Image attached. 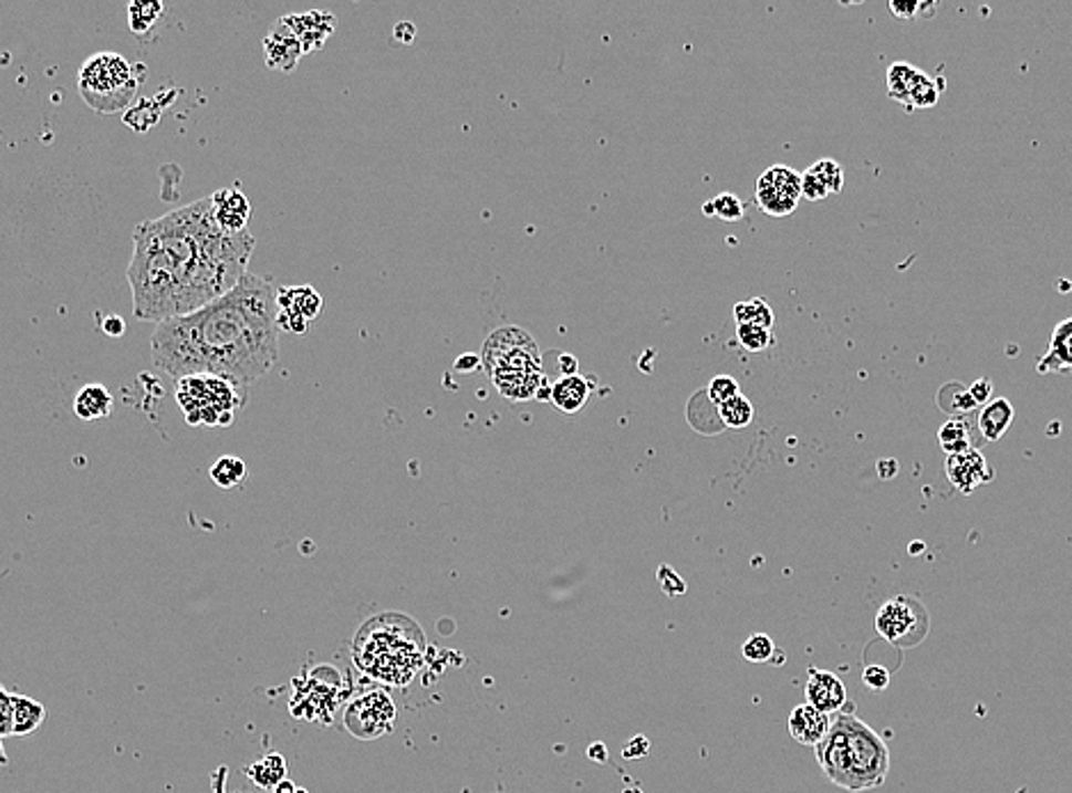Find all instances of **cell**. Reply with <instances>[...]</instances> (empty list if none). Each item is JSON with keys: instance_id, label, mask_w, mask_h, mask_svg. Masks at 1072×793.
Segmentation results:
<instances>
[{"instance_id": "1", "label": "cell", "mask_w": 1072, "mask_h": 793, "mask_svg": "<svg viewBox=\"0 0 1072 793\" xmlns=\"http://www.w3.org/2000/svg\"><path fill=\"white\" fill-rule=\"evenodd\" d=\"M252 250L250 231L220 229L214 197L140 222L126 268L133 316L160 325L199 312L246 278Z\"/></svg>"}, {"instance_id": "2", "label": "cell", "mask_w": 1072, "mask_h": 793, "mask_svg": "<svg viewBox=\"0 0 1072 793\" xmlns=\"http://www.w3.org/2000/svg\"><path fill=\"white\" fill-rule=\"evenodd\" d=\"M280 306L270 280L248 272L220 300L199 312L156 325L154 366L167 375H218L252 387L280 362Z\"/></svg>"}, {"instance_id": "3", "label": "cell", "mask_w": 1072, "mask_h": 793, "mask_svg": "<svg viewBox=\"0 0 1072 793\" xmlns=\"http://www.w3.org/2000/svg\"><path fill=\"white\" fill-rule=\"evenodd\" d=\"M814 750L825 778L846 791L876 789L889 773L885 741L853 713H840Z\"/></svg>"}, {"instance_id": "4", "label": "cell", "mask_w": 1072, "mask_h": 793, "mask_svg": "<svg viewBox=\"0 0 1072 793\" xmlns=\"http://www.w3.org/2000/svg\"><path fill=\"white\" fill-rule=\"evenodd\" d=\"M424 632L412 617L377 615L355 638V664L362 672L389 686H405L424 664Z\"/></svg>"}, {"instance_id": "5", "label": "cell", "mask_w": 1072, "mask_h": 793, "mask_svg": "<svg viewBox=\"0 0 1072 793\" xmlns=\"http://www.w3.org/2000/svg\"><path fill=\"white\" fill-rule=\"evenodd\" d=\"M480 357L499 394L510 400L535 398L540 387L547 385L538 343L522 327L495 330Z\"/></svg>"}, {"instance_id": "6", "label": "cell", "mask_w": 1072, "mask_h": 793, "mask_svg": "<svg viewBox=\"0 0 1072 793\" xmlns=\"http://www.w3.org/2000/svg\"><path fill=\"white\" fill-rule=\"evenodd\" d=\"M147 79L145 64H133L119 53L90 55L79 72V92L98 115L128 111Z\"/></svg>"}, {"instance_id": "7", "label": "cell", "mask_w": 1072, "mask_h": 793, "mask_svg": "<svg viewBox=\"0 0 1072 793\" xmlns=\"http://www.w3.org/2000/svg\"><path fill=\"white\" fill-rule=\"evenodd\" d=\"M177 403L188 426L225 428L248 403V387L218 375H186L177 380Z\"/></svg>"}, {"instance_id": "8", "label": "cell", "mask_w": 1072, "mask_h": 793, "mask_svg": "<svg viewBox=\"0 0 1072 793\" xmlns=\"http://www.w3.org/2000/svg\"><path fill=\"white\" fill-rule=\"evenodd\" d=\"M930 627L928 611L922 602L908 595H898L885 602L876 613V632L894 647L919 645Z\"/></svg>"}, {"instance_id": "9", "label": "cell", "mask_w": 1072, "mask_h": 793, "mask_svg": "<svg viewBox=\"0 0 1072 793\" xmlns=\"http://www.w3.org/2000/svg\"><path fill=\"white\" fill-rule=\"evenodd\" d=\"M803 197V175L787 165L769 167L754 184V201L773 218H787L799 209Z\"/></svg>"}, {"instance_id": "10", "label": "cell", "mask_w": 1072, "mask_h": 793, "mask_svg": "<svg viewBox=\"0 0 1072 793\" xmlns=\"http://www.w3.org/2000/svg\"><path fill=\"white\" fill-rule=\"evenodd\" d=\"M396 705L385 691H371L345 709V728L362 741H373L394 730Z\"/></svg>"}, {"instance_id": "11", "label": "cell", "mask_w": 1072, "mask_h": 793, "mask_svg": "<svg viewBox=\"0 0 1072 793\" xmlns=\"http://www.w3.org/2000/svg\"><path fill=\"white\" fill-rule=\"evenodd\" d=\"M277 306H280V330L304 334L309 323L323 312V298L314 286H280L277 289Z\"/></svg>"}, {"instance_id": "12", "label": "cell", "mask_w": 1072, "mask_h": 793, "mask_svg": "<svg viewBox=\"0 0 1072 793\" xmlns=\"http://www.w3.org/2000/svg\"><path fill=\"white\" fill-rule=\"evenodd\" d=\"M44 720L46 709L42 702L0 688V737H30L44 726Z\"/></svg>"}, {"instance_id": "13", "label": "cell", "mask_w": 1072, "mask_h": 793, "mask_svg": "<svg viewBox=\"0 0 1072 793\" xmlns=\"http://www.w3.org/2000/svg\"><path fill=\"white\" fill-rule=\"evenodd\" d=\"M263 53H266V64L274 72L291 74L298 66L300 58L304 55L302 42L298 40V34L287 25L284 19L272 23L263 40Z\"/></svg>"}, {"instance_id": "14", "label": "cell", "mask_w": 1072, "mask_h": 793, "mask_svg": "<svg viewBox=\"0 0 1072 793\" xmlns=\"http://www.w3.org/2000/svg\"><path fill=\"white\" fill-rule=\"evenodd\" d=\"M945 471L951 486L962 494H970L992 480V469L979 448H972V451L960 456H947Z\"/></svg>"}, {"instance_id": "15", "label": "cell", "mask_w": 1072, "mask_h": 793, "mask_svg": "<svg viewBox=\"0 0 1072 793\" xmlns=\"http://www.w3.org/2000/svg\"><path fill=\"white\" fill-rule=\"evenodd\" d=\"M282 19L298 34V40L302 42V49H304V55L321 51L327 44V40L332 38V32L336 30V17L332 12H323V10L289 14V17H282Z\"/></svg>"}, {"instance_id": "16", "label": "cell", "mask_w": 1072, "mask_h": 793, "mask_svg": "<svg viewBox=\"0 0 1072 793\" xmlns=\"http://www.w3.org/2000/svg\"><path fill=\"white\" fill-rule=\"evenodd\" d=\"M805 696H808V705H812L814 709L830 716V713H837L844 707L846 686L833 672L810 668L808 684H805Z\"/></svg>"}, {"instance_id": "17", "label": "cell", "mask_w": 1072, "mask_h": 793, "mask_svg": "<svg viewBox=\"0 0 1072 793\" xmlns=\"http://www.w3.org/2000/svg\"><path fill=\"white\" fill-rule=\"evenodd\" d=\"M216 206V220L222 231L227 233H243L248 231L250 220V201L238 188H222L211 195Z\"/></svg>"}, {"instance_id": "18", "label": "cell", "mask_w": 1072, "mask_h": 793, "mask_svg": "<svg viewBox=\"0 0 1072 793\" xmlns=\"http://www.w3.org/2000/svg\"><path fill=\"white\" fill-rule=\"evenodd\" d=\"M833 728L828 713L814 709L812 705H801L791 711L789 716V734L793 741H799L801 745L816 748Z\"/></svg>"}, {"instance_id": "19", "label": "cell", "mask_w": 1072, "mask_h": 793, "mask_svg": "<svg viewBox=\"0 0 1072 793\" xmlns=\"http://www.w3.org/2000/svg\"><path fill=\"white\" fill-rule=\"evenodd\" d=\"M1035 371L1041 375L1072 373V316L1052 330L1048 351L1035 362Z\"/></svg>"}, {"instance_id": "20", "label": "cell", "mask_w": 1072, "mask_h": 793, "mask_svg": "<svg viewBox=\"0 0 1072 793\" xmlns=\"http://www.w3.org/2000/svg\"><path fill=\"white\" fill-rule=\"evenodd\" d=\"M928 79H930L928 74H924L922 69H917L908 62H894L887 69V92L894 101L902 103V106H906V111H908L910 103H913V96L919 92V87Z\"/></svg>"}, {"instance_id": "21", "label": "cell", "mask_w": 1072, "mask_h": 793, "mask_svg": "<svg viewBox=\"0 0 1072 793\" xmlns=\"http://www.w3.org/2000/svg\"><path fill=\"white\" fill-rule=\"evenodd\" d=\"M1016 419V407L1009 398H992L981 407L977 417V430L983 441H999L1007 435Z\"/></svg>"}, {"instance_id": "22", "label": "cell", "mask_w": 1072, "mask_h": 793, "mask_svg": "<svg viewBox=\"0 0 1072 793\" xmlns=\"http://www.w3.org/2000/svg\"><path fill=\"white\" fill-rule=\"evenodd\" d=\"M115 400L106 385L90 383L74 398V414L81 421H101L113 414Z\"/></svg>"}, {"instance_id": "23", "label": "cell", "mask_w": 1072, "mask_h": 793, "mask_svg": "<svg viewBox=\"0 0 1072 793\" xmlns=\"http://www.w3.org/2000/svg\"><path fill=\"white\" fill-rule=\"evenodd\" d=\"M587 396H591V385L581 375L559 377L551 385V403L565 414H576L587 403Z\"/></svg>"}, {"instance_id": "24", "label": "cell", "mask_w": 1072, "mask_h": 793, "mask_svg": "<svg viewBox=\"0 0 1072 793\" xmlns=\"http://www.w3.org/2000/svg\"><path fill=\"white\" fill-rule=\"evenodd\" d=\"M938 441L947 456H960L979 448L975 441V428L967 424L965 417H949V421H945L938 430Z\"/></svg>"}, {"instance_id": "25", "label": "cell", "mask_w": 1072, "mask_h": 793, "mask_svg": "<svg viewBox=\"0 0 1072 793\" xmlns=\"http://www.w3.org/2000/svg\"><path fill=\"white\" fill-rule=\"evenodd\" d=\"M287 760L280 754V752H270L266 754L261 762L252 764L246 769L248 778L259 786V789H274V786H280L284 780H287Z\"/></svg>"}, {"instance_id": "26", "label": "cell", "mask_w": 1072, "mask_h": 793, "mask_svg": "<svg viewBox=\"0 0 1072 793\" xmlns=\"http://www.w3.org/2000/svg\"><path fill=\"white\" fill-rule=\"evenodd\" d=\"M165 94L160 92L156 98H145L140 103H135V106H131L124 115V122L126 126H131L135 133H145L149 131L152 126L158 124L163 111H165Z\"/></svg>"}, {"instance_id": "27", "label": "cell", "mask_w": 1072, "mask_h": 793, "mask_svg": "<svg viewBox=\"0 0 1072 793\" xmlns=\"http://www.w3.org/2000/svg\"><path fill=\"white\" fill-rule=\"evenodd\" d=\"M705 419H709V424L714 426L716 432H720L725 428V424L720 419V407L709 398L707 392H700L688 403V421L698 432L707 435V421Z\"/></svg>"}, {"instance_id": "28", "label": "cell", "mask_w": 1072, "mask_h": 793, "mask_svg": "<svg viewBox=\"0 0 1072 793\" xmlns=\"http://www.w3.org/2000/svg\"><path fill=\"white\" fill-rule=\"evenodd\" d=\"M938 405L949 417H967V414L979 407L970 394V387H962L960 383H947L938 392Z\"/></svg>"}, {"instance_id": "29", "label": "cell", "mask_w": 1072, "mask_h": 793, "mask_svg": "<svg viewBox=\"0 0 1072 793\" xmlns=\"http://www.w3.org/2000/svg\"><path fill=\"white\" fill-rule=\"evenodd\" d=\"M735 321L737 325H757L764 330H773L776 314L762 298H752L748 302L735 304Z\"/></svg>"}, {"instance_id": "30", "label": "cell", "mask_w": 1072, "mask_h": 793, "mask_svg": "<svg viewBox=\"0 0 1072 793\" xmlns=\"http://www.w3.org/2000/svg\"><path fill=\"white\" fill-rule=\"evenodd\" d=\"M165 12V6L158 0H133L128 6V23L135 34H147Z\"/></svg>"}, {"instance_id": "31", "label": "cell", "mask_w": 1072, "mask_h": 793, "mask_svg": "<svg viewBox=\"0 0 1072 793\" xmlns=\"http://www.w3.org/2000/svg\"><path fill=\"white\" fill-rule=\"evenodd\" d=\"M246 478H248V467H246L243 460L236 458V456H222L211 467V480L222 490L238 488Z\"/></svg>"}, {"instance_id": "32", "label": "cell", "mask_w": 1072, "mask_h": 793, "mask_svg": "<svg viewBox=\"0 0 1072 793\" xmlns=\"http://www.w3.org/2000/svg\"><path fill=\"white\" fill-rule=\"evenodd\" d=\"M702 213L707 218H718V220H725V222H739L746 216V206L737 195L722 192V195L709 199L702 206Z\"/></svg>"}, {"instance_id": "33", "label": "cell", "mask_w": 1072, "mask_h": 793, "mask_svg": "<svg viewBox=\"0 0 1072 793\" xmlns=\"http://www.w3.org/2000/svg\"><path fill=\"white\" fill-rule=\"evenodd\" d=\"M720 419L725 428H748L754 419V407L743 394H739L737 398L720 405Z\"/></svg>"}, {"instance_id": "34", "label": "cell", "mask_w": 1072, "mask_h": 793, "mask_svg": "<svg viewBox=\"0 0 1072 793\" xmlns=\"http://www.w3.org/2000/svg\"><path fill=\"white\" fill-rule=\"evenodd\" d=\"M737 336L741 346L750 353H764L773 343V332L757 325H737Z\"/></svg>"}, {"instance_id": "35", "label": "cell", "mask_w": 1072, "mask_h": 793, "mask_svg": "<svg viewBox=\"0 0 1072 793\" xmlns=\"http://www.w3.org/2000/svg\"><path fill=\"white\" fill-rule=\"evenodd\" d=\"M812 169L819 175V179L825 184L830 195H837L844 190V169L837 160L833 158H821L812 165Z\"/></svg>"}, {"instance_id": "36", "label": "cell", "mask_w": 1072, "mask_h": 793, "mask_svg": "<svg viewBox=\"0 0 1072 793\" xmlns=\"http://www.w3.org/2000/svg\"><path fill=\"white\" fill-rule=\"evenodd\" d=\"M773 651H776V645H773L771 636H767V634H754V636H750L743 643V657L750 664H767V661H771Z\"/></svg>"}, {"instance_id": "37", "label": "cell", "mask_w": 1072, "mask_h": 793, "mask_svg": "<svg viewBox=\"0 0 1072 793\" xmlns=\"http://www.w3.org/2000/svg\"><path fill=\"white\" fill-rule=\"evenodd\" d=\"M707 394L720 407V405H725L728 400L737 398L741 392H739V383L735 380V377H730V375H718V377H714V380L709 383Z\"/></svg>"}, {"instance_id": "38", "label": "cell", "mask_w": 1072, "mask_h": 793, "mask_svg": "<svg viewBox=\"0 0 1072 793\" xmlns=\"http://www.w3.org/2000/svg\"><path fill=\"white\" fill-rule=\"evenodd\" d=\"M656 578H659L662 583V591L668 595V597H677V595H684L686 593V583L684 578L670 567V565H662L659 572H656Z\"/></svg>"}, {"instance_id": "39", "label": "cell", "mask_w": 1072, "mask_h": 793, "mask_svg": "<svg viewBox=\"0 0 1072 793\" xmlns=\"http://www.w3.org/2000/svg\"><path fill=\"white\" fill-rule=\"evenodd\" d=\"M828 195H830V192H828L825 184L819 179V175H816V171H814L812 167H808V169L803 171V197H805V199H810V201H821V199H825Z\"/></svg>"}, {"instance_id": "40", "label": "cell", "mask_w": 1072, "mask_h": 793, "mask_svg": "<svg viewBox=\"0 0 1072 793\" xmlns=\"http://www.w3.org/2000/svg\"><path fill=\"white\" fill-rule=\"evenodd\" d=\"M862 679L870 688H874V691H885L889 686V672L883 666H867L862 672Z\"/></svg>"}, {"instance_id": "41", "label": "cell", "mask_w": 1072, "mask_h": 793, "mask_svg": "<svg viewBox=\"0 0 1072 793\" xmlns=\"http://www.w3.org/2000/svg\"><path fill=\"white\" fill-rule=\"evenodd\" d=\"M970 394H972L975 403L979 407H983V405H988L992 400V383L988 380V377H981V380H977V383L970 385Z\"/></svg>"}, {"instance_id": "42", "label": "cell", "mask_w": 1072, "mask_h": 793, "mask_svg": "<svg viewBox=\"0 0 1072 793\" xmlns=\"http://www.w3.org/2000/svg\"><path fill=\"white\" fill-rule=\"evenodd\" d=\"M889 10L896 19H902V21H913L917 12H922V3H896V0H892L889 3Z\"/></svg>"}, {"instance_id": "43", "label": "cell", "mask_w": 1072, "mask_h": 793, "mask_svg": "<svg viewBox=\"0 0 1072 793\" xmlns=\"http://www.w3.org/2000/svg\"><path fill=\"white\" fill-rule=\"evenodd\" d=\"M649 752V741L645 737H634L629 743H625V750H622V754L627 757V760H638V757H645Z\"/></svg>"}, {"instance_id": "44", "label": "cell", "mask_w": 1072, "mask_h": 793, "mask_svg": "<svg viewBox=\"0 0 1072 793\" xmlns=\"http://www.w3.org/2000/svg\"><path fill=\"white\" fill-rule=\"evenodd\" d=\"M478 368H482V357L480 355L467 353V355H462V357L456 359V371L458 373H473Z\"/></svg>"}, {"instance_id": "45", "label": "cell", "mask_w": 1072, "mask_h": 793, "mask_svg": "<svg viewBox=\"0 0 1072 793\" xmlns=\"http://www.w3.org/2000/svg\"><path fill=\"white\" fill-rule=\"evenodd\" d=\"M394 34H396V40H398V42L409 44L414 38H417V28H414V23H409V21H400V23L394 28Z\"/></svg>"}, {"instance_id": "46", "label": "cell", "mask_w": 1072, "mask_h": 793, "mask_svg": "<svg viewBox=\"0 0 1072 793\" xmlns=\"http://www.w3.org/2000/svg\"><path fill=\"white\" fill-rule=\"evenodd\" d=\"M559 364H561V373L563 377H572V375H579V359L570 353H561L559 355Z\"/></svg>"}, {"instance_id": "47", "label": "cell", "mask_w": 1072, "mask_h": 793, "mask_svg": "<svg viewBox=\"0 0 1072 793\" xmlns=\"http://www.w3.org/2000/svg\"><path fill=\"white\" fill-rule=\"evenodd\" d=\"M103 332H106L108 336H122L126 332V325L119 316H111V319L103 321Z\"/></svg>"}, {"instance_id": "48", "label": "cell", "mask_w": 1072, "mask_h": 793, "mask_svg": "<svg viewBox=\"0 0 1072 793\" xmlns=\"http://www.w3.org/2000/svg\"><path fill=\"white\" fill-rule=\"evenodd\" d=\"M876 469H878V476H881V478H887V480H889V478H894V476H896L898 465H896V460H889V458H887V460H881V462L876 465Z\"/></svg>"}, {"instance_id": "49", "label": "cell", "mask_w": 1072, "mask_h": 793, "mask_svg": "<svg viewBox=\"0 0 1072 793\" xmlns=\"http://www.w3.org/2000/svg\"><path fill=\"white\" fill-rule=\"evenodd\" d=\"M587 757H591V760H595V762H606L608 750H606L604 743L597 741V743H593L591 748H587Z\"/></svg>"}, {"instance_id": "50", "label": "cell", "mask_w": 1072, "mask_h": 793, "mask_svg": "<svg viewBox=\"0 0 1072 793\" xmlns=\"http://www.w3.org/2000/svg\"><path fill=\"white\" fill-rule=\"evenodd\" d=\"M272 793H306V791L298 789V786H295L291 780H284L280 786H274V789H272Z\"/></svg>"}, {"instance_id": "51", "label": "cell", "mask_w": 1072, "mask_h": 793, "mask_svg": "<svg viewBox=\"0 0 1072 793\" xmlns=\"http://www.w3.org/2000/svg\"><path fill=\"white\" fill-rule=\"evenodd\" d=\"M535 398H538V400H549V403H551V385H549V383H547V385H542Z\"/></svg>"}]
</instances>
